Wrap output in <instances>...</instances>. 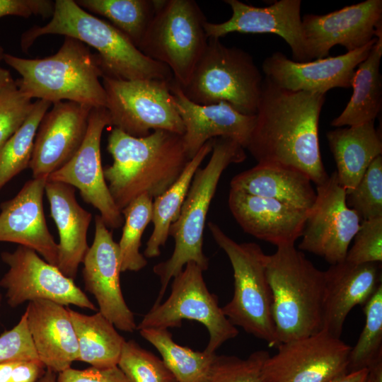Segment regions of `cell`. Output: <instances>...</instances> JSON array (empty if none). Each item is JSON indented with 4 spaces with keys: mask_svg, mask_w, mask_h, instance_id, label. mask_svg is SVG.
Listing matches in <instances>:
<instances>
[{
    "mask_svg": "<svg viewBox=\"0 0 382 382\" xmlns=\"http://www.w3.org/2000/svg\"><path fill=\"white\" fill-rule=\"evenodd\" d=\"M117 366L128 382H176L163 360L132 340L125 342Z\"/></svg>",
    "mask_w": 382,
    "mask_h": 382,
    "instance_id": "cell-37",
    "label": "cell"
},
{
    "mask_svg": "<svg viewBox=\"0 0 382 382\" xmlns=\"http://www.w3.org/2000/svg\"><path fill=\"white\" fill-rule=\"evenodd\" d=\"M212 140L205 143L190 160L175 182L162 195L154 199L151 219L154 230L144 251L146 258L160 255L161 247L165 245L170 227L179 216L194 175L212 151Z\"/></svg>",
    "mask_w": 382,
    "mask_h": 382,
    "instance_id": "cell-31",
    "label": "cell"
},
{
    "mask_svg": "<svg viewBox=\"0 0 382 382\" xmlns=\"http://www.w3.org/2000/svg\"><path fill=\"white\" fill-rule=\"evenodd\" d=\"M142 195L122 210L124 226L118 243L122 272H138L147 265L146 257L139 248L141 237L152 219L153 200Z\"/></svg>",
    "mask_w": 382,
    "mask_h": 382,
    "instance_id": "cell-35",
    "label": "cell"
},
{
    "mask_svg": "<svg viewBox=\"0 0 382 382\" xmlns=\"http://www.w3.org/2000/svg\"><path fill=\"white\" fill-rule=\"evenodd\" d=\"M47 34L72 37L96 50L103 76L124 80H173L166 65L146 57L117 28L88 13L75 1L56 0L51 20L22 34L21 49L27 51L37 38Z\"/></svg>",
    "mask_w": 382,
    "mask_h": 382,
    "instance_id": "cell-3",
    "label": "cell"
},
{
    "mask_svg": "<svg viewBox=\"0 0 382 382\" xmlns=\"http://www.w3.org/2000/svg\"><path fill=\"white\" fill-rule=\"evenodd\" d=\"M106 126H110L105 108L91 110L86 137L75 155L62 167L47 176V180L76 187L85 202L100 212L108 228H120L124 223L105 181L101 162L100 141Z\"/></svg>",
    "mask_w": 382,
    "mask_h": 382,
    "instance_id": "cell-15",
    "label": "cell"
},
{
    "mask_svg": "<svg viewBox=\"0 0 382 382\" xmlns=\"http://www.w3.org/2000/svg\"><path fill=\"white\" fill-rule=\"evenodd\" d=\"M360 224L358 214L347 206L346 191L334 171L317 186L299 249L318 255L330 265L342 262Z\"/></svg>",
    "mask_w": 382,
    "mask_h": 382,
    "instance_id": "cell-14",
    "label": "cell"
},
{
    "mask_svg": "<svg viewBox=\"0 0 382 382\" xmlns=\"http://www.w3.org/2000/svg\"><path fill=\"white\" fill-rule=\"evenodd\" d=\"M39 359L60 373L78 361L79 345L68 308L52 301H29L25 311Z\"/></svg>",
    "mask_w": 382,
    "mask_h": 382,
    "instance_id": "cell-25",
    "label": "cell"
},
{
    "mask_svg": "<svg viewBox=\"0 0 382 382\" xmlns=\"http://www.w3.org/2000/svg\"><path fill=\"white\" fill-rule=\"evenodd\" d=\"M230 187L305 210L311 208L316 198L312 181L306 173L277 164L257 163L236 175Z\"/></svg>",
    "mask_w": 382,
    "mask_h": 382,
    "instance_id": "cell-27",
    "label": "cell"
},
{
    "mask_svg": "<svg viewBox=\"0 0 382 382\" xmlns=\"http://www.w3.org/2000/svg\"><path fill=\"white\" fill-rule=\"evenodd\" d=\"M47 180L46 176L28 180L14 197L0 204V242L30 248L57 266L58 243L47 226L43 208Z\"/></svg>",
    "mask_w": 382,
    "mask_h": 382,
    "instance_id": "cell-21",
    "label": "cell"
},
{
    "mask_svg": "<svg viewBox=\"0 0 382 382\" xmlns=\"http://www.w3.org/2000/svg\"><path fill=\"white\" fill-rule=\"evenodd\" d=\"M42 117L29 168L33 178L47 177L78 151L86 134L91 108L71 101L52 104Z\"/></svg>",
    "mask_w": 382,
    "mask_h": 382,
    "instance_id": "cell-19",
    "label": "cell"
},
{
    "mask_svg": "<svg viewBox=\"0 0 382 382\" xmlns=\"http://www.w3.org/2000/svg\"><path fill=\"white\" fill-rule=\"evenodd\" d=\"M45 192L59 237L57 267L74 280L89 248L87 233L92 215L78 203L71 185L47 180Z\"/></svg>",
    "mask_w": 382,
    "mask_h": 382,
    "instance_id": "cell-26",
    "label": "cell"
},
{
    "mask_svg": "<svg viewBox=\"0 0 382 382\" xmlns=\"http://www.w3.org/2000/svg\"><path fill=\"white\" fill-rule=\"evenodd\" d=\"M207 21L193 0H161L138 49L166 65L174 81L184 87L207 47Z\"/></svg>",
    "mask_w": 382,
    "mask_h": 382,
    "instance_id": "cell-9",
    "label": "cell"
},
{
    "mask_svg": "<svg viewBox=\"0 0 382 382\" xmlns=\"http://www.w3.org/2000/svg\"><path fill=\"white\" fill-rule=\"evenodd\" d=\"M1 258L8 266L0 285L6 289V302L11 307L44 299L96 311L73 279L42 259L35 250L19 245L13 252H2Z\"/></svg>",
    "mask_w": 382,
    "mask_h": 382,
    "instance_id": "cell-12",
    "label": "cell"
},
{
    "mask_svg": "<svg viewBox=\"0 0 382 382\" xmlns=\"http://www.w3.org/2000/svg\"><path fill=\"white\" fill-rule=\"evenodd\" d=\"M228 207L245 233L277 247L302 236L309 210L230 189Z\"/></svg>",
    "mask_w": 382,
    "mask_h": 382,
    "instance_id": "cell-23",
    "label": "cell"
},
{
    "mask_svg": "<svg viewBox=\"0 0 382 382\" xmlns=\"http://www.w3.org/2000/svg\"><path fill=\"white\" fill-rule=\"evenodd\" d=\"M369 369H363L352 372H345L329 382H366L369 376Z\"/></svg>",
    "mask_w": 382,
    "mask_h": 382,
    "instance_id": "cell-46",
    "label": "cell"
},
{
    "mask_svg": "<svg viewBox=\"0 0 382 382\" xmlns=\"http://www.w3.org/2000/svg\"><path fill=\"white\" fill-rule=\"evenodd\" d=\"M203 272L195 262L187 263L173 277L169 297L153 306L137 329L179 328L184 319L196 320L208 330L209 339L204 351L211 354L236 337L238 330L223 313L217 296L208 290Z\"/></svg>",
    "mask_w": 382,
    "mask_h": 382,
    "instance_id": "cell-11",
    "label": "cell"
},
{
    "mask_svg": "<svg viewBox=\"0 0 382 382\" xmlns=\"http://www.w3.org/2000/svg\"><path fill=\"white\" fill-rule=\"evenodd\" d=\"M0 287H1V285H0ZM1 299H2V296H1V292H0V302L1 301Z\"/></svg>",
    "mask_w": 382,
    "mask_h": 382,
    "instance_id": "cell-51",
    "label": "cell"
},
{
    "mask_svg": "<svg viewBox=\"0 0 382 382\" xmlns=\"http://www.w3.org/2000/svg\"><path fill=\"white\" fill-rule=\"evenodd\" d=\"M57 382H128L124 374L116 366L99 369L90 367L83 370L69 368L60 373Z\"/></svg>",
    "mask_w": 382,
    "mask_h": 382,
    "instance_id": "cell-43",
    "label": "cell"
},
{
    "mask_svg": "<svg viewBox=\"0 0 382 382\" xmlns=\"http://www.w3.org/2000/svg\"><path fill=\"white\" fill-rule=\"evenodd\" d=\"M37 382H57V374L50 369L46 368L44 374Z\"/></svg>",
    "mask_w": 382,
    "mask_h": 382,
    "instance_id": "cell-50",
    "label": "cell"
},
{
    "mask_svg": "<svg viewBox=\"0 0 382 382\" xmlns=\"http://www.w3.org/2000/svg\"><path fill=\"white\" fill-rule=\"evenodd\" d=\"M18 361H11L0 363V382H8L11 372Z\"/></svg>",
    "mask_w": 382,
    "mask_h": 382,
    "instance_id": "cell-48",
    "label": "cell"
},
{
    "mask_svg": "<svg viewBox=\"0 0 382 382\" xmlns=\"http://www.w3.org/2000/svg\"><path fill=\"white\" fill-rule=\"evenodd\" d=\"M84 10L108 19L138 46L152 21L158 0H77Z\"/></svg>",
    "mask_w": 382,
    "mask_h": 382,
    "instance_id": "cell-33",
    "label": "cell"
},
{
    "mask_svg": "<svg viewBox=\"0 0 382 382\" xmlns=\"http://www.w3.org/2000/svg\"><path fill=\"white\" fill-rule=\"evenodd\" d=\"M353 239L345 261L354 265L381 262L382 217L361 221Z\"/></svg>",
    "mask_w": 382,
    "mask_h": 382,
    "instance_id": "cell-41",
    "label": "cell"
},
{
    "mask_svg": "<svg viewBox=\"0 0 382 382\" xmlns=\"http://www.w3.org/2000/svg\"><path fill=\"white\" fill-rule=\"evenodd\" d=\"M37 359L24 313L14 327L0 335V363Z\"/></svg>",
    "mask_w": 382,
    "mask_h": 382,
    "instance_id": "cell-42",
    "label": "cell"
},
{
    "mask_svg": "<svg viewBox=\"0 0 382 382\" xmlns=\"http://www.w3.org/2000/svg\"><path fill=\"white\" fill-rule=\"evenodd\" d=\"M277 348L264 364V382H329L347 372L352 347L322 330Z\"/></svg>",
    "mask_w": 382,
    "mask_h": 382,
    "instance_id": "cell-13",
    "label": "cell"
},
{
    "mask_svg": "<svg viewBox=\"0 0 382 382\" xmlns=\"http://www.w3.org/2000/svg\"><path fill=\"white\" fill-rule=\"evenodd\" d=\"M377 38L364 46L337 57L299 62L280 52L267 57L262 63L265 77L283 88L325 94L335 88L351 87L354 72L369 54Z\"/></svg>",
    "mask_w": 382,
    "mask_h": 382,
    "instance_id": "cell-18",
    "label": "cell"
},
{
    "mask_svg": "<svg viewBox=\"0 0 382 382\" xmlns=\"http://www.w3.org/2000/svg\"><path fill=\"white\" fill-rule=\"evenodd\" d=\"M172 81L103 76L110 126L135 137H146L151 130L183 136L185 127L170 91Z\"/></svg>",
    "mask_w": 382,
    "mask_h": 382,
    "instance_id": "cell-10",
    "label": "cell"
},
{
    "mask_svg": "<svg viewBox=\"0 0 382 382\" xmlns=\"http://www.w3.org/2000/svg\"><path fill=\"white\" fill-rule=\"evenodd\" d=\"M54 2L50 0H0V18L6 16L29 18L52 16Z\"/></svg>",
    "mask_w": 382,
    "mask_h": 382,
    "instance_id": "cell-44",
    "label": "cell"
},
{
    "mask_svg": "<svg viewBox=\"0 0 382 382\" xmlns=\"http://www.w3.org/2000/svg\"><path fill=\"white\" fill-rule=\"evenodd\" d=\"M4 54V48L0 46V62L3 60ZM13 81L10 71L0 66V93Z\"/></svg>",
    "mask_w": 382,
    "mask_h": 382,
    "instance_id": "cell-47",
    "label": "cell"
},
{
    "mask_svg": "<svg viewBox=\"0 0 382 382\" xmlns=\"http://www.w3.org/2000/svg\"><path fill=\"white\" fill-rule=\"evenodd\" d=\"M324 102L325 94L287 90L265 76L245 149L257 163L295 168L317 186L323 183L329 178L318 139Z\"/></svg>",
    "mask_w": 382,
    "mask_h": 382,
    "instance_id": "cell-1",
    "label": "cell"
},
{
    "mask_svg": "<svg viewBox=\"0 0 382 382\" xmlns=\"http://www.w3.org/2000/svg\"><path fill=\"white\" fill-rule=\"evenodd\" d=\"M366 321L360 336L351 348L347 372L370 369L382 361V284L363 306Z\"/></svg>",
    "mask_w": 382,
    "mask_h": 382,
    "instance_id": "cell-36",
    "label": "cell"
},
{
    "mask_svg": "<svg viewBox=\"0 0 382 382\" xmlns=\"http://www.w3.org/2000/svg\"><path fill=\"white\" fill-rule=\"evenodd\" d=\"M216 244L225 252L231 264L234 278L232 299L222 311L235 326L277 347L272 317V294L266 274L267 255L255 243H238L215 223H208Z\"/></svg>",
    "mask_w": 382,
    "mask_h": 382,
    "instance_id": "cell-7",
    "label": "cell"
},
{
    "mask_svg": "<svg viewBox=\"0 0 382 382\" xmlns=\"http://www.w3.org/2000/svg\"><path fill=\"white\" fill-rule=\"evenodd\" d=\"M15 80L0 93V150L30 115L33 103Z\"/></svg>",
    "mask_w": 382,
    "mask_h": 382,
    "instance_id": "cell-40",
    "label": "cell"
},
{
    "mask_svg": "<svg viewBox=\"0 0 382 382\" xmlns=\"http://www.w3.org/2000/svg\"><path fill=\"white\" fill-rule=\"evenodd\" d=\"M244 149L231 139H213L209 162L203 168L197 170L179 216L170 227L169 236L175 241L173 252L167 260L153 268L161 282L153 306L161 303L169 282L187 263L195 262L203 271L208 269L209 259L203 252V236L209 206L223 172L229 165L245 160Z\"/></svg>",
    "mask_w": 382,
    "mask_h": 382,
    "instance_id": "cell-5",
    "label": "cell"
},
{
    "mask_svg": "<svg viewBox=\"0 0 382 382\" xmlns=\"http://www.w3.org/2000/svg\"><path fill=\"white\" fill-rule=\"evenodd\" d=\"M369 371L366 382H382V361L374 366Z\"/></svg>",
    "mask_w": 382,
    "mask_h": 382,
    "instance_id": "cell-49",
    "label": "cell"
},
{
    "mask_svg": "<svg viewBox=\"0 0 382 382\" xmlns=\"http://www.w3.org/2000/svg\"><path fill=\"white\" fill-rule=\"evenodd\" d=\"M263 78L251 55L209 37L197 62L184 95L199 105L225 102L248 115L256 113Z\"/></svg>",
    "mask_w": 382,
    "mask_h": 382,
    "instance_id": "cell-8",
    "label": "cell"
},
{
    "mask_svg": "<svg viewBox=\"0 0 382 382\" xmlns=\"http://www.w3.org/2000/svg\"><path fill=\"white\" fill-rule=\"evenodd\" d=\"M82 271L85 289L93 294L99 312L120 330L137 329L134 316L127 305L120 286L118 243L100 215L95 217V235L86 253Z\"/></svg>",
    "mask_w": 382,
    "mask_h": 382,
    "instance_id": "cell-17",
    "label": "cell"
},
{
    "mask_svg": "<svg viewBox=\"0 0 382 382\" xmlns=\"http://www.w3.org/2000/svg\"><path fill=\"white\" fill-rule=\"evenodd\" d=\"M340 185L346 193L359 183L371 162L382 154L381 137L374 121L337 127L326 134Z\"/></svg>",
    "mask_w": 382,
    "mask_h": 382,
    "instance_id": "cell-28",
    "label": "cell"
},
{
    "mask_svg": "<svg viewBox=\"0 0 382 382\" xmlns=\"http://www.w3.org/2000/svg\"><path fill=\"white\" fill-rule=\"evenodd\" d=\"M231 17L221 23L207 21V37L219 39L231 33H273L289 45L294 61L308 62L302 30L301 0H280L266 7H255L238 0H225Z\"/></svg>",
    "mask_w": 382,
    "mask_h": 382,
    "instance_id": "cell-20",
    "label": "cell"
},
{
    "mask_svg": "<svg viewBox=\"0 0 382 382\" xmlns=\"http://www.w3.org/2000/svg\"><path fill=\"white\" fill-rule=\"evenodd\" d=\"M52 105L45 100L33 102V109L27 119L1 149L0 190L29 167L38 127Z\"/></svg>",
    "mask_w": 382,
    "mask_h": 382,
    "instance_id": "cell-34",
    "label": "cell"
},
{
    "mask_svg": "<svg viewBox=\"0 0 382 382\" xmlns=\"http://www.w3.org/2000/svg\"><path fill=\"white\" fill-rule=\"evenodd\" d=\"M107 149L113 163L103 168L104 176L121 212L142 195L152 199L162 195L190 160L182 135L166 130L135 137L113 128Z\"/></svg>",
    "mask_w": 382,
    "mask_h": 382,
    "instance_id": "cell-2",
    "label": "cell"
},
{
    "mask_svg": "<svg viewBox=\"0 0 382 382\" xmlns=\"http://www.w3.org/2000/svg\"><path fill=\"white\" fill-rule=\"evenodd\" d=\"M368 57L355 69L351 87L353 93L341 114L330 122L336 128L374 121L382 106V81L380 63L382 37H376Z\"/></svg>",
    "mask_w": 382,
    "mask_h": 382,
    "instance_id": "cell-29",
    "label": "cell"
},
{
    "mask_svg": "<svg viewBox=\"0 0 382 382\" xmlns=\"http://www.w3.org/2000/svg\"><path fill=\"white\" fill-rule=\"evenodd\" d=\"M45 365L39 359L19 361L8 382H37L44 374Z\"/></svg>",
    "mask_w": 382,
    "mask_h": 382,
    "instance_id": "cell-45",
    "label": "cell"
},
{
    "mask_svg": "<svg viewBox=\"0 0 382 382\" xmlns=\"http://www.w3.org/2000/svg\"><path fill=\"white\" fill-rule=\"evenodd\" d=\"M346 202L361 221L382 217L381 156L371 162L357 185L346 193Z\"/></svg>",
    "mask_w": 382,
    "mask_h": 382,
    "instance_id": "cell-38",
    "label": "cell"
},
{
    "mask_svg": "<svg viewBox=\"0 0 382 382\" xmlns=\"http://www.w3.org/2000/svg\"><path fill=\"white\" fill-rule=\"evenodd\" d=\"M378 264L343 261L324 271L322 330L340 338L349 313L357 305L364 306L381 283Z\"/></svg>",
    "mask_w": 382,
    "mask_h": 382,
    "instance_id": "cell-24",
    "label": "cell"
},
{
    "mask_svg": "<svg viewBox=\"0 0 382 382\" xmlns=\"http://www.w3.org/2000/svg\"><path fill=\"white\" fill-rule=\"evenodd\" d=\"M0 303H1V302H0Z\"/></svg>",
    "mask_w": 382,
    "mask_h": 382,
    "instance_id": "cell-52",
    "label": "cell"
},
{
    "mask_svg": "<svg viewBox=\"0 0 382 382\" xmlns=\"http://www.w3.org/2000/svg\"><path fill=\"white\" fill-rule=\"evenodd\" d=\"M170 91L185 127L183 140L191 159L208 141L217 137L231 139L245 149L255 122V115L241 113L220 102L199 105L190 100L173 80Z\"/></svg>",
    "mask_w": 382,
    "mask_h": 382,
    "instance_id": "cell-22",
    "label": "cell"
},
{
    "mask_svg": "<svg viewBox=\"0 0 382 382\" xmlns=\"http://www.w3.org/2000/svg\"><path fill=\"white\" fill-rule=\"evenodd\" d=\"M139 333L158 351L176 382L207 381L216 353L181 346L174 342L168 329H141Z\"/></svg>",
    "mask_w": 382,
    "mask_h": 382,
    "instance_id": "cell-32",
    "label": "cell"
},
{
    "mask_svg": "<svg viewBox=\"0 0 382 382\" xmlns=\"http://www.w3.org/2000/svg\"><path fill=\"white\" fill-rule=\"evenodd\" d=\"M269 357L264 349L246 359L216 354L206 382H264L263 366Z\"/></svg>",
    "mask_w": 382,
    "mask_h": 382,
    "instance_id": "cell-39",
    "label": "cell"
},
{
    "mask_svg": "<svg viewBox=\"0 0 382 382\" xmlns=\"http://www.w3.org/2000/svg\"><path fill=\"white\" fill-rule=\"evenodd\" d=\"M79 345L78 361L99 369L117 366L125 338L99 311L88 316L68 308Z\"/></svg>",
    "mask_w": 382,
    "mask_h": 382,
    "instance_id": "cell-30",
    "label": "cell"
},
{
    "mask_svg": "<svg viewBox=\"0 0 382 382\" xmlns=\"http://www.w3.org/2000/svg\"><path fill=\"white\" fill-rule=\"evenodd\" d=\"M302 30L309 61L327 57L337 45L347 52L382 35V1L366 0L323 15L306 14Z\"/></svg>",
    "mask_w": 382,
    "mask_h": 382,
    "instance_id": "cell-16",
    "label": "cell"
},
{
    "mask_svg": "<svg viewBox=\"0 0 382 382\" xmlns=\"http://www.w3.org/2000/svg\"><path fill=\"white\" fill-rule=\"evenodd\" d=\"M3 60L21 76L16 83L30 99L105 108L97 55L78 40L65 37L59 50L47 57L25 59L5 53Z\"/></svg>",
    "mask_w": 382,
    "mask_h": 382,
    "instance_id": "cell-4",
    "label": "cell"
},
{
    "mask_svg": "<svg viewBox=\"0 0 382 382\" xmlns=\"http://www.w3.org/2000/svg\"><path fill=\"white\" fill-rule=\"evenodd\" d=\"M266 274L279 344L322 330L324 271L316 267L294 245H286L267 255Z\"/></svg>",
    "mask_w": 382,
    "mask_h": 382,
    "instance_id": "cell-6",
    "label": "cell"
}]
</instances>
